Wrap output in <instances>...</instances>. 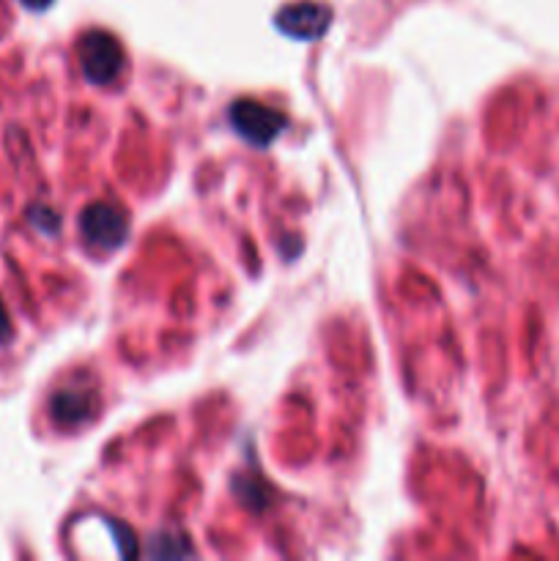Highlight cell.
Instances as JSON below:
<instances>
[{"mask_svg":"<svg viewBox=\"0 0 559 561\" xmlns=\"http://www.w3.org/2000/svg\"><path fill=\"white\" fill-rule=\"evenodd\" d=\"M49 414L60 427L82 425L93 414V394L85 389H60L49 400Z\"/></svg>","mask_w":559,"mask_h":561,"instance_id":"5","label":"cell"},{"mask_svg":"<svg viewBox=\"0 0 559 561\" xmlns=\"http://www.w3.org/2000/svg\"><path fill=\"white\" fill-rule=\"evenodd\" d=\"M80 233L93 250L113 252L124 247L126 236H129V219L110 203H91L80 217Z\"/></svg>","mask_w":559,"mask_h":561,"instance_id":"2","label":"cell"},{"mask_svg":"<svg viewBox=\"0 0 559 561\" xmlns=\"http://www.w3.org/2000/svg\"><path fill=\"white\" fill-rule=\"evenodd\" d=\"M230 124L233 129L244 137L252 146L266 148L280 131L285 129V115L277 113V110L266 107L261 102H252V99H241L230 107Z\"/></svg>","mask_w":559,"mask_h":561,"instance_id":"3","label":"cell"},{"mask_svg":"<svg viewBox=\"0 0 559 561\" xmlns=\"http://www.w3.org/2000/svg\"><path fill=\"white\" fill-rule=\"evenodd\" d=\"M22 5H25V9H33V11H44L47 9L49 3H53V0H20Z\"/></svg>","mask_w":559,"mask_h":561,"instance_id":"9","label":"cell"},{"mask_svg":"<svg viewBox=\"0 0 559 561\" xmlns=\"http://www.w3.org/2000/svg\"><path fill=\"white\" fill-rule=\"evenodd\" d=\"M274 25L285 33L288 38H299V42H316L332 25V9L316 0H301V3H290L277 11Z\"/></svg>","mask_w":559,"mask_h":561,"instance_id":"4","label":"cell"},{"mask_svg":"<svg viewBox=\"0 0 559 561\" xmlns=\"http://www.w3.org/2000/svg\"><path fill=\"white\" fill-rule=\"evenodd\" d=\"M148 553H151L153 559H179V557H190L192 551L190 546H186L181 537H170V535H159L157 540L151 542V548H148Z\"/></svg>","mask_w":559,"mask_h":561,"instance_id":"6","label":"cell"},{"mask_svg":"<svg viewBox=\"0 0 559 561\" xmlns=\"http://www.w3.org/2000/svg\"><path fill=\"white\" fill-rule=\"evenodd\" d=\"M11 321H9V312H5V307H3V301H0V345L3 343H9L11 340Z\"/></svg>","mask_w":559,"mask_h":561,"instance_id":"8","label":"cell"},{"mask_svg":"<svg viewBox=\"0 0 559 561\" xmlns=\"http://www.w3.org/2000/svg\"><path fill=\"white\" fill-rule=\"evenodd\" d=\"M80 69L93 85H107L124 71V49L118 38L104 31H91L80 38Z\"/></svg>","mask_w":559,"mask_h":561,"instance_id":"1","label":"cell"},{"mask_svg":"<svg viewBox=\"0 0 559 561\" xmlns=\"http://www.w3.org/2000/svg\"><path fill=\"white\" fill-rule=\"evenodd\" d=\"M27 219H31L33 225H36V228H42L44 233H49L53 236L55 230H58V217H55L53 211H49V208H44V206H31V211H27Z\"/></svg>","mask_w":559,"mask_h":561,"instance_id":"7","label":"cell"}]
</instances>
